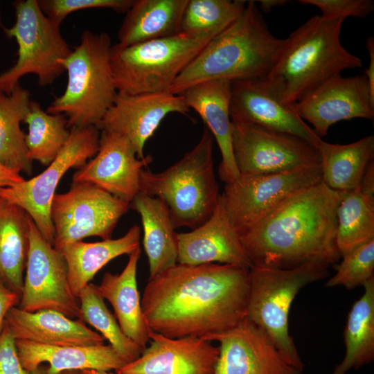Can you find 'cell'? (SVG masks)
Returning <instances> with one entry per match:
<instances>
[{"instance_id":"1","label":"cell","mask_w":374,"mask_h":374,"mask_svg":"<svg viewBox=\"0 0 374 374\" xmlns=\"http://www.w3.org/2000/svg\"><path fill=\"white\" fill-rule=\"evenodd\" d=\"M249 269L177 263L149 278L141 308L150 330L170 338L226 332L247 319Z\"/></svg>"},{"instance_id":"2","label":"cell","mask_w":374,"mask_h":374,"mask_svg":"<svg viewBox=\"0 0 374 374\" xmlns=\"http://www.w3.org/2000/svg\"><path fill=\"white\" fill-rule=\"evenodd\" d=\"M344 192L322 181L298 192L240 238L252 266L290 269L341 258L337 209Z\"/></svg>"},{"instance_id":"3","label":"cell","mask_w":374,"mask_h":374,"mask_svg":"<svg viewBox=\"0 0 374 374\" xmlns=\"http://www.w3.org/2000/svg\"><path fill=\"white\" fill-rule=\"evenodd\" d=\"M283 42L270 32L256 1H249L242 15L209 41L168 91L178 95L213 80L265 78Z\"/></svg>"},{"instance_id":"4","label":"cell","mask_w":374,"mask_h":374,"mask_svg":"<svg viewBox=\"0 0 374 374\" xmlns=\"http://www.w3.org/2000/svg\"><path fill=\"white\" fill-rule=\"evenodd\" d=\"M344 21L314 15L284 39L276 62L264 78L281 101L294 105L343 71L362 67V59L341 42Z\"/></svg>"},{"instance_id":"5","label":"cell","mask_w":374,"mask_h":374,"mask_svg":"<svg viewBox=\"0 0 374 374\" xmlns=\"http://www.w3.org/2000/svg\"><path fill=\"white\" fill-rule=\"evenodd\" d=\"M214 138L205 126L196 145L160 172L143 169L140 192L161 199L175 229H194L211 215L218 201L213 159Z\"/></svg>"},{"instance_id":"6","label":"cell","mask_w":374,"mask_h":374,"mask_svg":"<svg viewBox=\"0 0 374 374\" xmlns=\"http://www.w3.org/2000/svg\"><path fill=\"white\" fill-rule=\"evenodd\" d=\"M112 41L106 33L84 30L80 44L58 61L67 73L64 93L46 109L49 114H62L67 127L96 126L99 129L117 94L110 64Z\"/></svg>"},{"instance_id":"7","label":"cell","mask_w":374,"mask_h":374,"mask_svg":"<svg viewBox=\"0 0 374 374\" xmlns=\"http://www.w3.org/2000/svg\"><path fill=\"white\" fill-rule=\"evenodd\" d=\"M329 267L314 261L290 269H249L247 318L260 328L286 360L301 371L304 365L289 332L290 308L302 288L329 276Z\"/></svg>"},{"instance_id":"8","label":"cell","mask_w":374,"mask_h":374,"mask_svg":"<svg viewBox=\"0 0 374 374\" xmlns=\"http://www.w3.org/2000/svg\"><path fill=\"white\" fill-rule=\"evenodd\" d=\"M213 37L179 33L129 46L112 45L110 64L118 92L168 91Z\"/></svg>"},{"instance_id":"9","label":"cell","mask_w":374,"mask_h":374,"mask_svg":"<svg viewBox=\"0 0 374 374\" xmlns=\"http://www.w3.org/2000/svg\"><path fill=\"white\" fill-rule=\"evenodd\" d=\"M16 20L4 33L18 45L17 60L0 74V92L10 94L19 80L32 73L39 86L51 84L64 71L58 61L72 49L62 37L60 26L53 24L41 10L38 0H18L13 3Z\"/></svg>"},{"instance_id":"10","label":"cell","mask_w":374,"mask_h":374,"mask_svg":"<svg viewBox=\"0 0 374 374\" xmlns=\"http://www.w3.org/2000/svg\"><path fill=\"white\" fill-rule=\"evenodd\" d=\"M321 181V163L280 172L239 175L225 184L222 193L231 225L240 238L292 196Z\"/></svg>"},{"instance_id":"11","label":"cell","mask_w":374,"mask_h":374,"mask_svg":"<svg viewBox=\"0 0 374 374\" xmlns=\"http://www.w3.org/2000/svg\"><path fill=\"white\" fill-rule=\"evenodd\" d=\"M100 135L96 126L71 128L65 145L46 170L28 180L0 189V197L22 208L52 244L51 206L58 184L70 168L82 167L96 154Z\"/></svg>"},{"instance_id":"12","label":"cell","mask_w":374,"mask_h":374,"mask_svg":"<svg viewBox=\"0 0 374 374\" xmlns=\"http://www.w3.org/2000/svg\"><path fill=\"white\" fill-rule=\"evenodd\" d=\"M130 204L88 183L73 182L69 190L55 194L51 206L53 247L59 250L82 239H110Z\"/></svg>"},{"instance_id":"13","label":"cell","mask_w":374,"mask_h":374,"mask_svg":"<svg viewBox=\"0 0 374 374\" xmlns=\"http://www.w3.org/2000/svg\"><path fill=\"white\" fill-rule=\"evenodd\" d=\"M25 270L19 308L28 312L55 310L80 320L79 301L71 289L64 258L31 219Z\"/></svg>"},{"instance_id":"14","label":"cell","mask_w":374,"mask_h":374,"mask_svg":"<svg viewBox=\"0 0 374 374\" xmlns=\"http://www.w3.org/2000/svg\"><path fill=\"white\" fill-rule=\"evenodd\" d=\"M232 123V150L240 175L284 172L320 163L316 147L296 136Z\"/></svg>"},{"instance_id":"15","label":"cell","mask_w":374,"mask_h":374,"mask_svg":"<svg viewBox=\"0 0 374 374\" xmlns=\"http://www.w3.org/2000/svg\"><path fill=\"white\" fill-rule=\"evenodd\" d=\"M298 115L320 137L335 123L353 118H374V95L365 75H336L294 104Z\"/></svg>"},{"instance_id":"16","label":"cell","mask_w":374,"mask_h":374,"mask_svg":"<svg viewBox=\"0 0 374 374\" xmlns=\"http://www.w3.org/2000/svg\"><path fill=\"white\" fill-rule=\"evenodd\" d=\"M229 112L231 122L290 134L316 148L322 140L298 115L294 104L281 101L264 78L231 81Z\"/></svg>"},{"instance_id":"17","label":"cell","mask_w":374,"mask_h":374,"mask_svg":"<svg viewBox=\"0 0 374 374\" xmlns=\"http://www.w3.org/2000/svg\"><path fill=\"white\" fill-rule=\"evenodd\" d=\"M203 339L220 343L213 374H303L267 335L247 318L235 328Z\"/></svg>"},{"instance_id":"18","label":"cell","mask_w":374,"mask_h":374,"mask_svg":"<svg viewBox=\"0 0 374 374\" xmlns=\"http://www.w3.org/2000/svg\"><path fill=\"white\" fill-rule=\"evenodd\" d=\"M190 108L181 95L168 91L127 94L117 92L99 130L117 134L143 159L144 147L165 117L171 113L186 114Z\"/></svg>"},{"instance_id":"19","label":"cell","mask_w":374,"mask_h":374,"mask_svg":"<svg viewBox=\"0 0 374 374\" xmlns=\"http://www.w3.org/2000/svg\"><path fill=\"white\" fill-rule=\"evenodd\" d=\"M152 157L139 159L125 138L101 131L94 157L73 175V182L94 185L129 204L140 192V175Z\"/></svg>"},{"instance_id":"20","label":"cell","mask_w":374,"mask_h":374,"mask_svg":"<svg viewBox=\"0 0 374 374\" xmlns=\"http://www.w3.org/2000/svg\"><path fill=\"white\" fill-rule=\"evenodd\" d=\"M149 346L118 374H213L219 347L202 337L170 338L149 332Z\"/></svg>"},{"instance_id":"21","label":"cell","mask_w":374,"mask_h":374,"mask_svg":"<svg viewBox=\"0 0 374 374\" xmlns=\"http://www.w3.org/2000/svg\"><path fill=\"white\" fill-rule=\"evenodd\" d=\"M177 263L196 265L207 263L233 265L250 269L240 238L227 217L220 194L209 218L186 233H177Z\"/></svg>"},{"instance_id":"22","label":"cell","mask_w":374,"mask_h":374,"mask_svg":"<svg viewBox=\"0 0 374 374\" xmlns=\"http://www.w3.org/2000/svg\"><path fill=\"white\" fill-rule=\"evenodd\" d=\"M3 324L15 339L46 345L93 346L105 341L82 321L51 310L28 312L15 306L7 313Z\"/></svg>"},{"instance_id":"23","label":"cell","mask_w":374,"mask_h":374,"mask_svg":"<svg viewBox=\"0 0 374 374\" xmlns=\"http://www.w3.org/2000/svg\"><path fill=\"white\" fill-rule=\"evenodd\" d=\"M230 90L231 81L213 80L195 84L178 94L200 116L215 139L222 157L218 173L225 184L240 175L232 150Z\"/></svg>"},{"instance_id":"24","label":"cell","mask_w":374,"mask_h":374,"mask_svg":"<svg viewBox=\"0 0 374 374\" xmlns=\"http://www.w3.org/2000/svg\"><path fill=\"white\" fill-rule=\"evenodd\" d=\"M23 367L30 372L47 363L49 374L71 371H115L127 362L110 344L93 346H51L16 339Z\"/></svg>"},{"instance_id":"25","label":"cell","mask_w":374,"mask_h":374,"mask_svg":"<svg viewBox=\"0 0 374 374\" xmlns=\"http://www.w3.org/2000/svg\"><path fill=\"white\" fill-rule=\"evenodd\" d=\"M141 253L140 247L130 253L121 273L106 272L96 288L112 306L123 333L144 350L150 341V330L143 316L137 285L136 272Z\"/></svg>"},{"instance_id":"26","label":"cell","mask_w":374,"mask_h":374,"mask_svg":"<svg viewBox=\"0 0 374 374\" xmlns=\"http://www.w3.org/2000/svg\"><path fill=\"white\" fill-rule=\"evenodd\" d=\"M130 207L141 219L150 278L177 263V233L168 208L161 199L139 192Z\"/></svg>"},{"instance_id":"27","label":"cell","mask_w":374,"mask_h":374,"mask_svg":"<svg viewBox=\"0 0 374 374\" xmlns=\"http://www.w3.org/2000/svg\"><path fill=\"white\" fill-rule=\"evenodd\" d=\"M141 228L132 226L122 237L95 242L78 241L61 249L67 266L71 289L78 298L95 275L118 256L140 247Z\"/></svg>"},{"instance_id":"28","label":"cell","mask_w":374,"mask_h":374,"mask_svg":"<svg viewBox=\"0 0 374 374\" xmlns=\"http://www.w3.org/2000/svg\"><path fill=\"white\" fill-rule=\"evenodd\" d=\"M188 0H134L118 30V45L136 44L180 33Z\"/></svg>"},{"instance_id":"29","label":"cell","mask_w":374,"mask_h":374,"mask_svg":"<svg viewBox=\"0 0 374 374\" xmlns=\"http://www.w3.org/2000/svg\"><path fill=\"white\" fill-rule=\"evenodd\" d=\"M317 148L322 182L335 191L348 192L359 188L367 166L374 160L373 135L344 145L321 140Z\"/></svg>"},{"instance_id":"30","label":"cell","mask_w":374,"mask_h":374,"mask_svg":"<svg viewBox=\"0 0 374 374\" xmlns=\"http://www.w3.org/2000/svg\"><path fill=\"white\" fill-rule=\"evenodd\" d=\"M29 215L0 197V277L21 296L29 246Z\"/></svg>"},{"instance_id":"31","label":"cell","mask_w":374,"mask_h":374,"mask_svg":"<svg viewBox=\"0 0 374 374\" xmlns=\"http://www.w3.org/2000/svg\"><path fill=\"white\" fill-rule=\"evenodd\" d=\"M30 92L19 83L10 94L0 92V163L18 172L31 175L26 134L21 128L29 110Z\"/></svg>"},{"instance_id":"32","label":"cell","mask_w":374,"mask_h":374,"mask_svg":"<svg viewBox=\"0 0 374 374\" xmlns=\"http://www.w3.org/2000/svg\"><path fill=\"white\" fill-rule=\"evenodd\" d=\"M353 305L344 330L346 354L332 374H346L374 359V277Z\"/></svg>"},{"instance_id":"33","label":"cell","mask_w":374,"mask_h":374,"mask_svg":"<svg viewBox=\"0 0 374 374\" xmlns=\"http://www.w3.org/2000/svg\"><path fill=\"white\" fill-rule=\"evenodd\" d=\"M24 123L28 125L25 141L29 159L48 166L69 137L66 116L49 114L37 102L30 100Z\"/></svg>"},{"instance_id":"34","label":"cell","mask_w":374,"mask_h":374,"mask_svg":"<svg viewBox=\"0 0 374 374\" xmlns=\"http://www.w3.org/2000/svg\"><path fill=\"white\" fill-rule=\"evenodd\" d=\"M374 240V203L359 188L344 192L337 209L336 245L341 257Z\"/></svg>"},{"instance_id":"35","label":"cell","mask_w":374,"mask_h":374,"mask_svg":"<svg viewBox=\"0 0 374 374\" xmlns=\"http://www.w3.org/2000/svg\"><path fill=\"white\" fill-rule=\"evenodd\" d=\"M78 299L80 320L95 328L127 364L140 357L143 349L123 333L115 316L97 292L96 285L88 284Z\"/></svg>"},{"instance_id":"36","label":"cell","mask_w":374,"mask_h":374,"mask_svg":"<svg viewBox=\"0 0 374 374\" xmlns=\"http://www.w3.org/2000/svg\"><path fill=\"white\" fill-rule=\"evenodd\" d=\"M246 1L188 0L180 33L205 34L213 38L233 24L243 12Z\"/></svg>"},{"instance_id":"37","label":"cell","mask_w":374,"mask_h":374,"mask_svg":"<svg viewBox=\"0 0 374 374\" xmlns=\"http://www.w3.org/2000/svg\"><path fill=\"white\" fill-rule=\"evenodd\" d=\"M336 273L325 286H344L348 290L363 286L374 277V240L362 244L341 257Z\"/></svg>"},{"instance_id":"38","label":"cell","mask_w":374,"mask_h":374,"mask_svg":"<svg viewBox=\"0 0 374 374\" xmlns=\"http://www.w3.org/2000/svg\"><path fill=\"white\" fill-rule=\"evenodd\" d=\"M134 0H38L39 8L55 25L62 22L71 13L85 9L109 8L116 12L126 13Z\"/></svg>"},{"instance_id":"39","label":"cell","mask_w":374,"mask_h":374,"mask_svg":"<svg viewBox=\"0 0 374 374\" xmlns=\"http://www.w3.org/2000/svg\"><path fill=\"white\" fill-rule=\"evenodd\" d=\"M298 2L319 8L321 15L328 19L365 17L374 10V2L371 0H299Z\"/></svg>"},{"instance_id":"40","label":"cell","mask_w":374,"mask_h":374,"mask_svg":"<svg viewBox=\"0 0 374 374\" xmlns=\"http://www.w3.org/2000/svg\"><path fill=\"white\" fill-rule=\"evenodd\" d=\"M0 374H30L21 363L15 338L3 323L0 328Z\"/></svg>"},{"instance_id":"41","label":"cell","mask_w":374,"mask_h":374,"mask_svg":"<svg viewBox=\"0 0 374 374\" xmlns=\"http://www.w3.org/2000/svg\"><path fill=\"white\" fill-rule=\"evenodd\" d=\"M20 296L10 288L0 277V328L8 311L19 304Z\"/></svg>"},{"instance_id":"42","label":"cell","mask_w":374,"mask_h":374,"mask_svg":"<svg viewBox=\"0 0 374 374\" xmlns=\"http://www.w3.org/2000/svg\"><path fill=\"white\" fill-rule=\"evenodd\" d=\"M359 188L362 195L374 203V160L367 166Z\"/></svg>"},{"instance_id":"43","label":"cell","mask_w":374,"mask_h":374,"mask_svg":"<svg viewBox=\"0 0 374 374\" xmlns=\"http://www.w3.org/2000/svg\"><path fill=\"white\" fill-rule=\"evenodd\" d=\"M20 173L0 163V189L12 186L23 181Z\"/></svg>"},{"instance_id":"44","label":"cell","mask_w":374,"mask_h":374,"mask_svg":"<svg viewBox=\"0 0 374 374\" xmlns=\"http://www.w3.org/2000/svg\"><path fill=\"white\" fill-rule=\"evenodd\" d=\"M366 48L368 52L369 64L364 71V75L367 78L370 91L374 95V38L373 36L366 39Z\"/></svg>"},{"instance_id":"45","label":"cell","mask_w":374,"mask_h":374,"mask_svg":"<svg viewBox=\"0 0 374 374\" xmlns=\"http://www.w3.org/2000/svg\"><path fill=\"white\" fill-rule=\"evenodd\" d=\"M286 0H260L256 1L260 10L264 12H269L274 8L283 6L287 3Z\"/></svg>"},{"instance_id":"46","label":"cell","mask_w":374,"mask_h":374,"mask_svg":"<svg viewBox=\"0 0 374 374\" xmlns=\"http://www.w3.org/2000/svg\"><path fill=\"white\" fill-rule=\"evenodd\" d=\"M29 373L30 374H49L47 371V366L42 364Z\"/></svg>"},{"instance_id":"47","label":"cell","mask_w":374,"mask_h":374,"mask_svg":"<svg viewBox=\"0 0 374 374\" xmlns=\"http://www.w3.org/2000/svg\"><path fill=\"white\" fill-rule=\"evenodd\" d=\"M80 374H118V373H113L110 371H99L96 370H83L80 371Z\"/></svg>"},{"instance_id":"48","label":"cell","mask_w":374,"mask_h":374,"mask_svg":"<svg viewBox=\"0 0 374 374\" xmlns=\"http://www.w3.org/2000/svg\"><path fill=\"white\" fill-rule=\"evenodd\" d=\"M61 374H80V372L78 371H71L64 372Z\"/></svg>"},{"instance_id":"49","label":"cell","mask_w":374,"mask_h":374,"mask_svg":"<svg viewBox=\"0 0 374 374\" xmlns=\"http://www.w3.org/2000/svg\"><path fill=\"white\" fill-rule=\"evenodd\" d=\"M0 28L3 29V30L4 31V30L6 28L3 23H2V19H1V12H0Z\"/></svg>"}]
</instances>
